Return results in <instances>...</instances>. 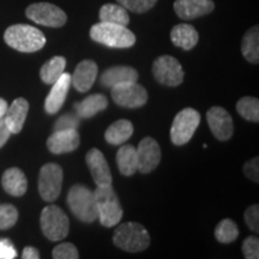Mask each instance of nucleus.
I'll list each match as a JSON object with an SVG mask.
<instances>
[{"label":"nucleus","mask_w":259,"mask_h":259,"mask_svg":"<svg viewBox=\"0 0 259 259\" xmlns=\"http://www.w3.org/2000/svg\"><path fill=\"white\" fill-rule=\"evenodd\" d=\"M4 40L10 47L22 53H34L46 45L44 32L28 24H14L5 30Z\"/></svg>","instance_id":"obj_1"},{"label":"nucleus","mask_w":259,"mask_h":259,"mask_svg":"<svg viewBox=\"0 0 259 259\" xmlns=\"http://www.w3.org/2000/svg\"><path fill=\"white\" fill-rule=\"evenodd\" d=\"M113 242L126 252L144 251L150 244V235L145 227L137 222H125L116 227L113 233Z\"/></svg>","instance_id":"obj_2"},{"label":"nucleus","mask_w":259,"mask_h":259,"mask_svg":"<svg viewBox=\"0 0 259 259\" xmlns=\"http://www.w3.org/2000/svg\"><path fill=\"white\" fill-rule=\"evenodd\" d=\"M90 37L112 48H130L136 44L135 34L127 27L106 22L94 24L90 29Z\"/></svg>","instance_id":"obj_3"},{"label":"nucleus","mask_w":259,"mask_h":259,"mask_svg":"<svg viewBox=\"0 0 259 259\" xmlns=\"http://www.w3.org/2000/svg\"><path fill=\"white\" fill-rule=\"evenodd\" d=\"M95 196L97 219L100 220L102 226L111 228L120 223L122 218V209L112 185L97 186L94 191Z\"/></svg>","instance_id":"obj_4"},{"label":"nucleus","mask_w":259,"mask_h":259,"mask_svg":"<svg viewBox=\"0 0 259 259\" xmlns=\"http://www.w3.org/2000/svg\"><path fill=\"white\" fill-rule=\"evenodd\" d=\"M67 204L74 216L84 223H92L97 220V209L94 191L76 184L67 193Z\"/></svg>","instance_id":"obj_5"},{"label":"nucleus","mask_w":259,"mask_h":259,"mask_svg":"<svg viewBox=\"0 0 259 259\" xmlns=\"http://www.w3.org/2000/svg\"><path fill=\"white\" fill-rule=\"evenodd\" d=\"M40 225L44 235L51 241H60L69 234V218L57 205L44 208L40 216Z\"/></svg>","instance_id":"obj_6"},{"label":"nucleus","mask_w":259,"mask_h":259,"mask_svg":"<svg viewBox=\"0 0 259 259\" xmlns=\"http://www.w3.org/2000/svg\"><path fill=\"white\" fill-rule=\"evenodd\" d=\"M200 122V114L193 108H185L178 113L170 127V141L174 145H185L193 137Z\"/></svg>","instance_id":"obj_7"},{"label":"nucleus","mask_w":259,"mask_h":259,"mask_svg":"<svg viewBox=\"0 0 259 259\" xmlns=\"http://www.w3.org/2000/svg\"><path fill=\"white\" fill-rule=\"evenodd\" d=\"M64 171L59 164L46 163L38 174V192L45 202H54L60 196Z\"/></svg>","instance_id":"obj_8"},{"label":"nucleus","mask_w":259,"mask_h":259,"mask_svg":"<svg viewBox=\"0 0 259 259\" xmlns=\"http://www.w3.org/2000/svg\"><path fill=\"white\" fill-rule=\"evenodd\" d=\"M25 16L36 24L51 28H60L65 25L67 16L60 8L51 3H35L25 10Z\"/></svg>","instance_id":"obj_9"},{"label":"nucleus","mask_w":259,"mask_h":259,"mask_svg":"<svg viewBox=\"0 0 259 259\" xmlns=\"http://www.w3.org/2000/svg\"><path fill=\"white\" fill-rule=\"evenodd\" d=\"M153 74L158 83L167 87H178L183 83V66L171 56L158 57L153 64Z\"/></svg>","instance_id":"obj_10"},{"label":"nucleus","mask_w":259,"mask_h":259,"mask_svg":"<svg viewBox=\"0 0 259 259\" xmlns=\"http://www.w3.org/2000/svg\"><path fill=\"white\" fill-rule=\"evenodd\" d=\"M112 99L116 105L125 108H139L148 101V93L137 82L121 83L111 89Z\"/></svg>","instance_id":"obj_11"},{"label":"nucleus","mask_w":259,"mask_h":259,"mask_svg":"<svg viewBox=\"0 0 259 259\" xmlns=\"http://www.w3.org/2000/svg\"><path fill=\"white\" fill-rule=\"evenodd\" d=\"M137 150V170L143 174L151 173L161 162V148L154 138L145 137L139 142Z\"/></svg>","instance_id":"obj_12"},{"label":"nucleus","mask_w":259,"mask_h":259,"mask_svg":"<svg viewBox=\"0 0 259 259\" xmlns=\"http://www.w3.org/2000/svg\"><path fill=\"white\" fill-rule=\"evenodd\" d=\"M206 120L212 135L221 142L229 141L234 134V124L231 114L222 107H211L206 113Z\"/></svg>","instance_id":"obj_13"},{"label":"nucleus","mask_w":259,"mask_h":259,"mask_svg":"<svg viewBox=\"0 0 259 259\" xmlns=\"http://www.w3.org/2000/svg\"><path fill=\"white\" fill-rule=\"evenodd\" d=\"M87 164H88L89 171L92 174L94 183L97 186H109L112 185V173L111 168L108 166L105 155L99 149L93 148L87 153L85 156Z\"/></svg>","instance_id":"obj_14"},{"label":"nucleus","mask_w":259,"mask_h":259,"mask_svg":"<svg viewBox=\"0 0 259 259\" xmlns=\"http://www.w3.org/2000/svg\"><path fill=\"white\" fill-rule=\"evenodd\" d=\"M80 137L76 128L54 131L47 139V148L52 154L60 155L74 151L79 147Z\"/></svg>","instance_id":"obj_15"},{"label":"nucleus","mask_w":259,"mask_h":259,"mask_svg":"<svg viewBox=\"0 0 259 259\" xmlns=\"http://www.w3.org/2000/svg\"><path fill=\"white\" fill-rule=\"evenodd\" d=\"M215 9L212 0H176L174 11L184 21H191L209 15Z\"/></svg>","instance_id":"obj_16"},{"label":"nucleus","mask_w":259,"mask_h":259,"mask_svg":"<svg viewBox=\"0 0 259 259\" xmlns=\"http://www.w3.org/2000/svg\"><path fill=\"white\" fill-rule=\"evenodd\" d=\"M99 67L94 60H83L77 65L74 72L71 76V84L79 93H87L92 89L95 83Z\"/></svg>","instance_id":"obj_17"},{"label":"nucleus","mask_w":259,"mask_h":259,"mask_svg":"<svg viewBox=\"0 0 259 259\" xmlns=\"http://www.w3.org/2000/svg\"><path fill=\"white\" fill-rule=\"evenodd\" d=\"M71 87V74L64 72L60 78L52 84V89L45 102V111L48 114H56L63 107Z\"/></svg>","instance_id":"obj_18"},{"label":"nucleus","mask_w":259,"mask_h":259,"mask_svg":"<svg viewBox=\"0 0 259 259\" xmlns=\"http://www.w3.org/2000/svg\"><path fill=\"white\" fill-rule=\"evenodd\" d=\"M29 112V102L23 97L16 99L12 105L8 107L4 120L11 134H19L23 128Z\"/></svg>","instance_id":"obj_19"},{"label":"nucleus","mask_w":259,"mask_h":259,"mask_svg":"<svg viewBox=\"0 0 259 259\" xmlns=\"http://www.w3.org/2000/svg\"><path fill=\"white\" fill-rule=\"evenodd\" d=\"M138 72L131 66H113L102 72L100 82L106 88L112 89L113 87L121 83L137 82Z\"/></svg>","instance_id":"obj_20"},{"label":"nucleus","mask_w":259,"mask_h":259,"mask_svg":"<svg viewBox=\"0 0 259 259\" xmlns=\"http://www.w3.org/2000/svg\"><path fill=\"white\" fill-rule=\"evenodd\" d=\"M2 185L6 193L14 197H22L28 190V180L19 168L11 167L3 174Z\"/></svg>","instance_id":"obj_21"},{"label":"nucleus","mask_w":259,"mask_h":259,"mask_svg":"<svg viewBox=\"0 0 259 259\" xmlns=\"http://www.w3.org/2000/svg\"><path fill=\"white\" fill-rule=\"evenodd\" d=\"M170 40L174 46L183 48L184 51H190L198 44L199 35L193 25L181 23L171 29Z\"/></svg>","instance_id":"obj_22"},{"label":"nucleus","mask_w":259,"mask_h":259,"mask_svg":"<svg viewBox=\"0 0 259 259\" xmlns=\"http://www.w3.org/2000/svg\"><path fill=\"white\" fill-rule=\"evenodd\" d=\"M108 106V99L102 94H94L82 101L74 103V111L80 119H89L97 113L105 111Z\"/></svg>","instance_id":"obj_23"},{"label":"nucleus","mask_w":259,"mask_h":259,"mask_svg":"<svg viewBox=\"0 0 259 259\" xmlns=\"http://www.w3.org/2000/svg\"><path fill=\"white\" fill-rule=\"evenodd\" d=\"M116 164L122 176L131 177L137 171V150L134 145L126 144L120 147L116 153Z\"/></svg>","instance_id":"obj_24"},{"label":"nucleus","mask_w":259,"mask_h":259,"mask_svg":"<svg viewBox=\"0 0 259 259\" xmlns=\"http://www.w3.org/2000/svg\"><path fill=\"white\" fill-rule=\"evenodd\" d=\"M134 134V125L130 120L120 119L109 126L105 132V138L109 144L120 145L124 144L127 139H130Z\"/></svg>","instance_id":"obj_25"},{"label":"nucleus","mask_w":259,"mask_h":259,"mask_svg":"<svg viewBox=\"0 0 259 259\" xmlns=\"http://www.w3.org/2000/svg\"><path fill=\"white\" fill-rule=\"evenodd\" d=\"M241 53L248 63H259V28L248 29L241 41Z\"/></svg>","instance_id":"obj_26"},{"label":"nucleus","mask_w":259,"mask_h":259,"mask_svg":"<svg viewBox=\"0 0 259 259\" xmlns=\"http://www.w3.org/2000/svg\"><path fill=\"white\" fill-rule=\"evenodd\" d=\"M100 21L106 23H113L127 27L130 16L127 10L118 4H105L100 9Z\"/></svg>","instance_id":"obj_27"},{"label":"nucleus","mask_w":259,"mask_h":259,"mask_svg":"<svg viewBox=\"0 0 259 259\" xmlns=\"http://www.w3.org/2000/svg\"><path fill=\"white\" fill-rule=\"evenodd\" d=\"M66 66V59L64 57L57 56L42 65L40 70V77L42 82L46 84H53L60 78Z\"/></svg>","instance_id":"obj_28"},{"label":"nucleus","mask_w":259,"mask_h":259,"mask_svg":"<svg viewBox=\"0 0 259 259\" xmlns=\"http://www.w3.org/2000/svg\"><path fill=\"white\" fill-rule=\"evenodd\" d=\"M236 111L248 121H259V100L255 97L245 96L236 103Z\"/></svg>","instance_id":"obj_29"},{"label":"nucleus","mask_w":259,"mask_h":259,"mask_svg":"<svg viewBox=\"0 0 259 259\" xmlns=\"http://www.w3.org/2000/svg\"><path fill=\"white\" fill-rule=\"evenodd\" d=\"M239 229L231 219H225L216 226L215 238L221 244H231L238 239Z\"/></svg>","instance_id":"obj_30"},{"label":"nucleus","mask_w":259,"mask_h":259,"mask_svg":"<svg viewBox=\"0 0 259 259\" xmlns=\"http://www.w3.org/2000/svg\"><path fill=\"white\" fill-rule=\"evenodd\" d=\"M17 220L18 211L12 204H0V231L14 227Z\"/></svg>","instance_id":"obj_31"},{"label":"nucleus","mask_w":259,"mask_h":259,"mask_svg":"<svg viewBox=\"0 0 259 259\" xmlns=\"http://www.w3.org/2000/svg\"><path fill=\"white\" fill-rule=\"evenodd\" d=\"M116 2L128 11L136 12V14H144L156 5L157 0H116Z\"/></svg>","instance_id":"obj_32"},{"label":"nucleus","mask_w":259,"mask_h":259,"mask_svg":"<svg viewBox=\"0 0 259 259\" xmlns=\"http://www.w3.org/2000/svg\"><path fill=\"white\" fill-rule=\"evenodd\" d=\"M54 259H78L79 253L76 246L71 242H63V244L58 245L54 247L52 252Z\"/></svg>","instance_id":"obj_33"},{"label":"nucleus","mask_w":259,"mask_h":259,"mask_svg":"<svg viewBox=\"0 0 259 259\" xmlns=\"http://www.w3.org/2000/svg\"><path fill=\"white\" fill-rule=\"evenodd\" d=\"M242 253L247 259L259 258V240L257 236H248L242 242Z\"/></svg>","instance_id":"obj_34"},{"label":"nucleus","mask_w":259,"mask_h":259,"mask_svg":"<svg viewBox=\"0 0 259 259\" xmlns=\"http://www.w3.org/2000/svg\"><path fill=\"white\" fill-rule=\"evenodd\" d=\"M80 118L77 114H64L58 119L54 124V131H61V130H71L76 128L79 126Z\"/></svg>","instance_id":"obj_35"},{"label":"nucleus","mask_w":259,"mask_h":259,"mask_svg":"<svg viewBox=\"0 0 259 259\" xmlns=\"http://www.w3.org/2000/svg\"><path fill=\"white\" fill-rule=\"evenodd\" d=\"M244 219L246 225L252 232L258 233L259 232V206L258 204H253V205L248 206L244 213Z\"/></svg>","instance_id":"obj_36"},{"label":"nucleus","mask_w":259,"mask_h":259,"mask_svg":"<svg viewBox=\"0 0 259 259\" xmlns=\"http://www.w3.org/2000/svg\"><path fill=\"white\" fill-rule=\"evenodd\" d=\"M244 173L248 179L258 183L259 181V160L258 157L252 158L244 164Z\"/></svg>","instance_id":"obj_37"},{"label":"nucleus","mask_w":259,"mask_h":259,"mask_svg":"<svg viewBox=\"0 0 259 259\" xmlns=\"http://www.w3.org/2000/svg\"><path fill=\"white\" fill-rule=\"evenodd\" d=\"M17 257L14 244L9 239H0V259H15Z\"/></svg>","instance_id":"obj_38"},{"label":"nucleus","mask_w":259,"mask_h":259,"mask_svg":"<svg viewBox=\"0 0 259 259\" xmlns=\"http://www.w3.org/2000/svg\"><path fill=\"white\" fill-rule=\"evenodd\" d=\"M10 136H11V131L9 130L4 120V116H3V118H0V148H3L6 144Z\"/></svg>","instance_id":"obj_39"},{"label":"nucleus","mask_w":259,"mask_h":259,"mask_svg":"<svg viewBox=\"0 0 259 259\" xmlns=\"http://www.w3.org/2000/svg\"><path fill=\"white\" fill-rule=\"evenodd\" d=\"M22 258L23 259H38L40 258V252L32 246H27L22 253Z\"/></svg>","instance_id":"obj_40"},{"label":"nucleus","mask_w":259,"mask_h":259,"mask_svg":"<svg viewBox=\"0 0 259 259\" xmlns=\"http://www.w3.org/2000/svg\"><path fill=\"white\" fill-rule=\"evenodd\" d=\"M8 102L4 99H0V118H3L5 115L6 111H8Z\"/></svg>","instance_id":"obj_41"}]
</instances>
